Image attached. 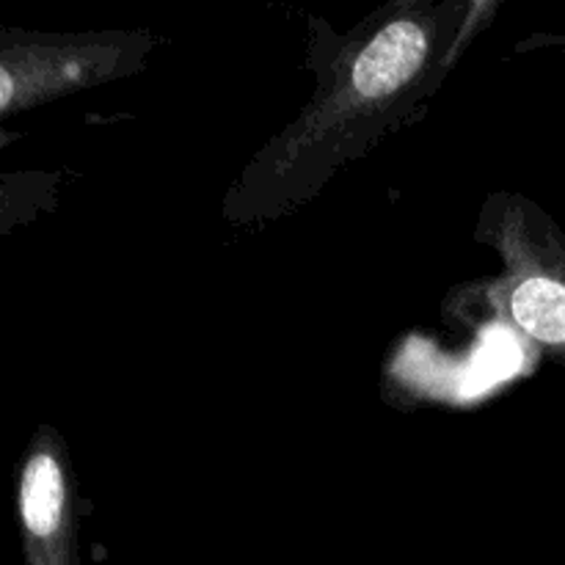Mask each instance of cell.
Returning a JSON list of instances; mask_svg holds the SVG:
<instances>
[{"instance_id":"cell-1","label":"cell","mask_w":565,"mask_h":565,"mask_svg":"<svg viewBox=\"0 0 565 565\" xmlns=\"http://www.w3.org/2000/svg\"><path fill=\"white\" fill-rule=\"evenodd\" d=\"M500 0H390L340 33L307 20L315 92L237 171L221 221L259 230L320 196L345 166L428 114Z\"/></svg>"},{"instance_id":"cell-2","label":"cell","mask_w":565,"mask_h":565,"mask_svg":"<svg viewBox=\"0 0 565 565\" xmlns=\"http://www.w3.org/2000/svg\"><path fill=\"white\" fill-rule=\"evenodd\" d=\"M475 241L500 257L494 307L546 359L565 367V232L535 199L494 191L483 199Z\"/></svg>"},{"instance_id":"cell-3","label":"cell","mask_w":565,"mask_h":565,"mask_svg":"<svg viewBox=\"0 0 565 565\" xmlns=\"http://www.w3.org/2000/svg\"><path fill=\"white\" fill-rule=\"evenodd\" d=\"M160 44L143 28L53 33L0 25V119L141 75Z\"/></svg>"},{"instance_id":"cell-4","label":"cell","mask_w":565,"mask_h":565,"mask_svg":"<svg viewBox=\"0 0 565 565\" xmlns=\"http://www.w3.org/2000/svg\"><path fill=\"white\" fill-rule=\"evenodd\" d=\"M14 508L22 565H81L77 478L55 425H36L17 461Z\"/></svg>"},{"instance_id":"cell-5","label":"cell","mask_w":565,"mask_h":565,"mask_svg":"<svg viewBox=\"0 0 565 565\" xmlns=\"http://www.w3.org/2000/svg\"><path fill=\"white\" fill-rule=\"evenodd\" d=\"M61 171L25 169L0 174V237L36 224L61 204Z\"/></svg>"},{"instance_id":"cell-6","label":"cell","mask_w":565,"mask_h":565,"mask_svg":"<svg viewBox=\"0 0 565 565\" xmlns=\"http://www.w3.org/2000/svg\"><path fill=\"white\" fill-rule=\"evenodd\" d=\"M516 53H535V50H555V53L565 55V33H530V36L519 39L516 42Z\"/></svg>"},{"instance_id":"cell-7","label":"cell","mask_w":565,"mask_h":565,"mask_svg":"<svg viewBox=\"0 0 565 565\" xmlns=\"http://www.w3.org/2000/svg\"><path fill=\"white\" fill-rule=\"evenodd\" d=\"M14 138H17V132H11L9 127L3 125V119H0V149H3V147H9V143L14 141Z\"/></svg>"}]
</instances>
